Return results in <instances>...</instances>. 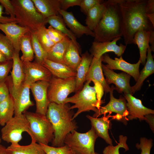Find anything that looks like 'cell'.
Here are the masks:
<instances>
[{"mask_svg": "<svg viewBox=\"0 0 154 154\" xmlns=\"http://www.w3.org/2000/svg\"><path fill=\"white\" fill-rule=\"evenodd\" d=\"M70 40L66 36L61 41L55 44L47 52L46 59L53 62L65 64L64 56Z\"/></svg>", "mask_w": 154, "mask_h": 154, "instance_id": "cell-26", "label": "cell"}, {"mask_svg": "<svg viewBox=\"0 0 154 154\" xmlns=\"http://www.w3.org/2000/svg\"><path fill=\"white\" fill-rule=\"evenodd\" d=\"M8 60L5 56L0 51V63L4 62Z\"/></svg>", "mask_w": 154, "mask_h": 154, "instance_id": "cell-52", "label": "cell"}, {"mask_svg": "<svg viewBox=\"0 0 154 154\" xmlns=\"http://www.w3.org/2000/svg\"><path fill=\"white\" fill-rule=\"evenodd\" d=\"M91 82L89 80L86 81L80 90L75 92L73 96L68 97L64 101V103H70L74 104L70 107V110L78 109L73 116V120L83 112L92 110L96 112L98 110L96 88L95 85L90 86Z\"/></svg>", "mask_w": 154, "mask_h": 154, "instance_id": "cell-6", "label": "cell"}, {"mask_svg": "<svg viewBox=\"0 0 154 154\" xmlns=\"http://www.w3.org/2000/svg\"><path fill=\"white\" fill-rule=\"evenodd\" d=\"M98 137L91 127L85 133H80L74 130L68 133L64 142L70 149L72 154H95L94 145Z\"/></svg>", "mask_w": 154, "mask_h": 154, "instance_id": "cell-7", "label": "cell"}, {"mask_svg": "<svg viewBox=\"0 0 154 154\" xmlns=\"http://www.w3.org/2000/svg\"><path fill=\"white\" fill-rule=\"evenodd\" d=\"M82 0H60L61 10L66 11L69 7L79 6Z\"/></svg>", "mask_w": 154, "mask_h": 154, "instance_id": "cell-45", "label": "cell"}, {"mask_svg": "<svg viewBox=\"0 0 154 154\" xmlns=\"http://www.w3.org/2000/svg\"><path fill=\"white\" fill-rule=\"evenodd\" d=\"M149 43L151 45L150 47L152 51H154V31L150 32V34L149 38Z\"/></svg>", "mask_w": 154, "mask_h": 154, "instance_id": "cell-50", "label": "cell"}, {"mask_svg": "<svg viewBox=\"0 0 154 154\" xmlns=\"http://www.w3.org/2000/svg\"><path fill=\"white\" fill-rule=\"evenodd\" d=\"M42 65L55 77L65 79L76 77V72L65 64L46 59Z\"/></svg>", "mask_w": 154, "mask_h": 154, "instance_id": "cell-25", "label": "cell"}, {"mask_svg": "<svg viewBox=\"0 0 154 154\" xmlns=\"http://www.w3.org/2000/svg\"><path fill=\"white\" fill-rule=\"evenodd\" d=\"M47 23H48L54 29L66 34L71 40L77 45H80L76 41V37L74 34L66 27L62 18L59 15L53 16L46 19Z\"/></svg>", "mask_w": 154, "mask_h": 154, "instance_id": "cell-34", "label": "cell"}, {"mask_svg": "<svg viewBox=\"0 0 154 154\" xmlns=\"http://www.w3.org/2000/svg\"><path fill=\"white\" fill-rule=\"evenodd\" d=\"M102 68L104 75L106 77V81L108 85L111 84H115L116 86L114 87V89L119 93L132 94L131 86L129 84L131 76L130 75L124 72L116 73L113 70L108 68L103 64Z\"/></svg>", "mask_w": 154, "mask_h": 154, "instance_id": "cell-12", "label": "cell"}, {"mask_svg": "<svg viewBox=\"0 0 154 154\" xmlns=\"http://www.w3.org/2000/svg\"><path fill=\"white\" fill-rule=\"evenodd\" d=\"M47 32L52 41L56 44L63 40L66 35L50 25L46 29Z\"/></svg>", "mask_w": 154, "mask_h": 154, "instance_id": "cell-43", "label": "cell"}, {"mask_svg": "<svg viewBox=\"0 0 154 154\" xmlns=\"http://www.w3.org/2000/svg\"><path fill=\"white\" fill-rule=\"evenodd\" d=\"M127 101L126 103L128 112L127 116V121L138 119L140 121L145 120V116L154 114V110L144 106L141 100L129 94H124Z\"/></svg>", "mask_w": 154, "mask_h": 154, "instance_id": "cell-18", "label": "cell"}, {"mask_svg": "<svg viewBox=\"0 0 154 154\" xmlns=\"http://www.w3.org/2000/svg\"><path fill=\"white\" fill-rule=\"evenodd\" d=\"M147 0H119L125 43L134 44L133 38L140 29L150 32L154 26L148 19L146 11Z\"/></svg>", "mask_w": 154, "mask_h": 154, "instance_id": "cell-1", "label": "cell"}, {"mask_svg": "<svg viewBox=\"0 0 154 154\" xmlns=\"http://www.w3.org/2000/svg\"><path fill=\"white\" fill-rule=\"evenodd\" d=\"M49 83L47 97L50 103L64 104L68 95L76 92V77L63 79L52 76Z\"/></svg>", "mask_w": 154, "mask_h": 154, "instance_id": "cell-8", "label": "cell"}, {"mask_svg": "<svg viewBox=\"0 0 154 154\" xmlns=\"http://www.w3.org/2000/svg\"><path fill=\"white\" fill-rule=\"evenodd\" d=\"M59 13L63 17L66 25L76 38H79L84 34L94 37V32L87 26H84L80 23L74 17L72 12L60 10Z\"/></svg>", "mask_w": 154, "mask_h": 154, "instance_id": "cell-22", "label": "cell"}, {"mask_svg": "<svg viewBox=\"0 0 154 154\" xmlns=\"http://www.w3.org/2000/svg\"><path fill=\"white\" fill-rule=\"evenodd\" d=\"M102 57L98 59L93 57L85 80L92 81L94 84L101 86L104 91L108 93L110 92L111 87L107 83L104 78L102 68Z\"/></svg>", "mask_w": 154, "mask_h": 154, "instance_id": "cell-20", "label": "cell"}, {"mask_svg": "<svg viewBox=\"0 0 154 154\" xmlns=\"http://www.w3.org/2000/svg\"><path fill=\"white\" fill-rule=\"evenodd\" d=\"M45 26H41L34 32L38 40L44 50L47 52L54 44L50 38Z\"/></svg>", "mask_w": 154, "mask_h": 154, "instance_id": "cell-36", "label": "cell"}, {"mask_svg": "<svg viewBox=\"0 0 154 154\" xmlns=\"http://www.w3.org/2000/svg\"><path fill=\"white\" fill-rule=\"evenodd\" d=\"M127 137L126 136L120 135L119 136V143L117 144L114 146L109 145L106 147L104 149L103 153V154H120L119 149L121 148H123L125 151L129 150V148L126 143Z\"/></svg>", "mask_w": 154, "mask_h": 154, "instance_id": "cell-38", "label": "cell"}, {"mask_svg": "<svg viewBox=\"0 0 154 154\" xmlns=\"http://www.w3.org/2000/svg\"><path fill=\"white\" fill-rule=\"evenodd\" d=\"M81 60L76 71V92L80 90L83 88L86 74L93 58V56L87 51L81 54Z\"/></svg>", "mask_w": 154, "mask_h": 154, "instance_id": "cell-24", "label": "cell"}, {"mask_svg": "<svg viewBox=\"0 0 154 154\" xmlns=\"http://www.w3.org/2000/svg\"><path fill=\"white\" fill-rule=\"evenodd\" d=\"M114 89L113 85L111 87L110 92V100L108 103L103 107H101L93 115L92 117H98L102 115H106L108 113L114 112L116 114L113 116L112 119L123 122L126 125L128 121L127 116L128 114L126 102L124 96H120L119 98H115L113 95Z\"/></svg>", "mask_w": 154, "mask_h": 154, "instance_id": "cell-10", "label": "cell"}, {"mask_svg": "<svg viewBox=\"0 0 154 154\" xmlns=\"http://www.w3.org/2000/svg\"><path fill=\"white\" fill-rule=\"evenodd\" d=\"M140 141V143H137L135 147L137 149L141 150V154H150L153 146V140L151 139L141 137Z\"/></svg>", "mask_w": 154, "mask_h": 154, "instance_id": "cell-41", "label": "cell"}, {"mask_svg": "<svg viewBox=\"0 0 154 154\" xmlns=\"http://www.w3.org/2000/svg\"><path fill=\"white\" fill-rule=\"evenodd\" d=\"M0 51L7 60H12L15 52L13 45L8 38L0 33Z\"/></svg>", "mask_w": 154, "mask_h": 154, "instance_id": "cell-37", "label": "cell"}, {"mask_svg": "<svg viewBox=\"0 0 154 154\" xmlns=\"http://www.w3.org/2000/svg\"><path fill=\"white\" fill-rule=\"evenodd\" d=\"M119 1H105L106 11L93 31L94 41H110L123 36L122 17Z\"/></svg>", "mask_w": 154, "mask_h": 154, "instance_id": "cell-3", "label": "cell"}, {"mask_svg": "<svg viewBox=\"0 0 154 154\" xmlns=\"http://www.w3.org/2000/svg\"><path fill=\"white\" fill-rule=\"evenodd\" d=\"M95 154H99V153H97V152H96L95 153Z\"/></svg>", "mask_w": 154, "mask_h": 154, "instance_id": "cell-54", "label": "cell"}, {"mask_svg": "<svg viewBox=\"0 0 154 154\" xmlns=\"http://www.w3.org/2000/svg\"><path fill=\"white\" fill-rule=\"evenodd\" d=\"M14 22L0 23V30L5 34L12 43L15 52L19 53V43L21 37L30 31L27 28L22 27Z\"/></svg>", "mask_w": 154, "mask_h": 154, "instance_id": "cell-19", "label": "cell"}, {"mask_svg": "<svg viewBox=\"0 0 154 154\" xmlns=\"http://www.w3.org/2000/svg\"><path fill=\"white\" fill-rule=\"evenodd\" d=\"M81 50L80 45L71 40L64 58V64L76 72L81 60Z\"/></svg>", "mask_w": 154, "mask_h": 154, "instance_id": "cell-29", "label": "cell"}, {"mask_svg": "<svg viewBox=\"0 0 154 154\" xmlns=\"http://www.w3.org/2000/svg\"><path fill=\"white\" fill-rule=\"evenodd\" d=\"M30 85L24 81L18 90L10 94L13 98L14 106V116L24 114L34 105L30 98Z\"/></svg>", "mask_w": 154, "mask_h": 154, "instance_id": "cell-16", "label": "cell"}, {"mask_svg": "<svg viewBox=\"0 0 154 154\" xmlns=\"http://www.w3.org/2000/svg\"><path fill=\"white\" fill-rule=\"evenodd\" d=\"M149 46L147 50V60L144 66L140 72L136 83L133 86L131 87V92L132 95L140 90L144 80L154 72V61Z\"/></svg>", "mask_w": 154, "mask_h": 154, "instance_id": "cell-27", "label": "cell"}, {"mask_svg": "<svg viewBox=\"0 0 154 154\" xmlns=\"http://www.w3.org/2000/svg\"><path fill=\"white\" fill-rule=\"evenodd\" d=\"M3 7L0 4V23H9L14 22L18 23V22L17 19H12L10 17H7L3 15L4 13L3 11Z\"/></svg>", "mask_w": 154, "mask_h": 154, "instance_id": "cell-47", "label": "cell"}, {"mask_svg": "<svg viewBox=\"0 0 154 154\" xmlns=\"http://www.w3.org/2000/svg\"><path fill=\"white\" fill-rule=\"evenodd\" d=\"M49 82L38 81L31 84V90L36 103V113L46 116L50 103L47 97Z\"/></svg>", "mask_w": 154, "mask_h": 154, "instance_id": "cell-14", "label": "cell"}, {"mask_svg": "<svg viewBox=\"0 0 154 154\" xmlns=\"http://www.w3.org/2000/svg\"><path fill=\"white\" fill-rule=\"evenodd\" d=\"M12 60L13 64L11 76H8L5 82L8 87L10 94L16 92L25 79L22 62L19 57V53L15 52Z\"/></svg>", "mask_w": 154, "mask_h": 154, "instance_id": "cell-15", "label": "cell"}, {"mask_svg": "<svg viewBox=\"0 0 154 154\" xmlns=\"http://www.w3.org/2000/svg\"><path fill=\"white\" fill-rule=\"evenodd\" d=\"M69 103L58 104L50 102L46 116L54 130V137L52 146L59 147L64 145V140L68 133L76 130L77 123L72 119L74 112L70 110Z\"/></svg>", "mask_w": 154, "mask_h": 154, "instance_id": "cell-2", "label": "cell"}, {"mask_svg": "<svg viewBox=\"0 0 154 154\" xmlns=\"http://www.w3.org/2000/svg\"><path fill=\"white\" fill-rule=\"evenodd\" d=\"M24 81L31 85L38 81L49 82L52 75L42 65L35 61L22 62Z\"/></svg>", "mask_w": 154, "mask_h": 154, "instance_id": "cell-11", "label": "cell"}, {"mask_svg": "<svg viewBox=\"0 0 154 154\" xmlns=\"http://www.w3.org/2000/svg\"><path fill=\"white\" fill-rule=\"evenodd\" d=\"M1 140H2V139H1V137L0 136V144H1Z\"/></svg>", "mask_w": 154, "mask_h": 154, "instance_id": "cell-53", "label": "cell"}, {"mask_svg": "<svg viewBox=\"0 0 154 154\" xmlns=\"http://www.w3.org/2000/svg\"><path fill=\"white\" fill-rule=\"evenodd\" d=\"M9 88L5 82L0 84V103L6 99L9 96Z\"/></svg>", "mask_w": 154, "mask_h": 154, "instance_id": "cell-46", "label": "cell"}, {"mask_svg": "<svg viewBox=\"0 0 154 154\" xmlns=\"http://www.w3.org/2000/svg\"><path fill=\"white\" fill-rule=\"evenodd\" d=\"M31 43L33 51L35 61L42 65L47 58V53L39 42L34 32H31Z\"/></svg>", "mask_w": 154, "mask_h": 154, "instance_id": "cell-35", "label": "cell"}, {"mask_svg": "<svg viewBox=\"0 0 154 154\" xmlns=\"http://www.w3.org/2000/svg\"><path fill=\"white\" fill-rule=\"evenodd\" d=\"M102 0H82L79 6L81 11L86 15L88 12L96 6L104 3Z\"/></svg>", "mask_w": 154, "mask_h": 154, "instance_id": "cell-42", "label": "cell"}, {"mask_svg": "<svg viewBox=\"0 0 154 154\" xmlns=\"http://www.w3.org/2000/svg\"><path fill=\"white\" fill-rule=\"evenodd\" d=\"M19 25L35 32L47 24L46 18L37 10L31 0H11Z\"/></svg>", "mask_w": 154, "mask_h": 154, "instance_id": "cell-4", "label": "cell"}, {"mask_svg": "<svg viewBox=\"0 0 154 154\" xmlns=\"http://www.w3.org/2000/svg\"><path fill=\"white\" fill-rule=\"evenodd\" d=\"M20 50L22 55L20 58L22 62H32L34 58L31 39L30 31L21 38L19 43Z\"/></svg>", "mask_w": 154, "mask_h": 154, "instance_id": "cell-33", "label": "cell"}, {"mask_svg": "<svg viewBox=\"0 0 154 154\" xmlns=\"http://www.w3.org/2000/svg\"><path fill=\"white\" fill-rule=\"evenodd\" d=\"M150 32L141 29L135 34L134 38V44L137 45L139 50L141 63L144 65L147 58V53L149 45V38Z\"/></svg>", "mask_w": 154, "mask_h": 154, "instance_id": "cell-30", "label": "cell"}, {"mask_svg": "<svg viewBox=\"0 0 154 154\" xmlns=\"http://www.w3.org/2000/svg\"><path fill=\"white\" fill-rule=\"evenodd\" d=\"M39 144L46 154H72L70 149L66 145L61 147H56Z\"/></svg>", "mask_w": 154, "mask_h": 154, "instance_id": "cell-39", "label": "cell"}, {"mask_svg": "<svg viewBox=\"0 0 154 154\" xmlns=\"http://www.w3.org/2000/svg\"><path fill=\"white\" fill-rule=\"evenodd\" d=\"M13 64L12 60L0 63V84L5 82L12 68Z\"/></svg>", "mask_w": 154, "mask_h": 154, "instance_id": "cell-40", "label": "cell"}, {"mask_svg": "<svg viewBox=\"0 0 154 154\" xmlns=\"http://www.w3.org/2000/svg\"><path fill=\"white\" fill-rule=\"evenodd\" d=\"M29 145H21L19 143H11L6 148L9 154H46L39 144L33 139Z\"/></svg>", "mask_w": 154, "mask_h": 154, "instance_id": "cell-28", "label": "cell"}, {"mask_svg": "<svg viewBox=\"0 0 154 154\" xmlns=\"http://www.w3.org/2000/svg\"><path fill=\"white\" fill-rule=\"evenodd\" d=\"M147 14L154 13V0H147L146 8Z\"/></svg>", "mask_w": 154, "mask_h": 154, "instance_id": "cell-49", "label": "cell"}, {"mask_svg": "<svg viewBox=\"0 0 154 154\" xmlns=\"http://www.w3.org/2000/svg\"><path fill=\"white\" fill-rule=\"evenodd\" d=\"M0 154H9L6 150V148L4 146L0 144Z\"/></svg>", "mask_w": 154, "mask_h": 154, "instance_id": "cell-51", "label": "cell"}, {"mask_svg": "<svg viewBox=\"0 0 154 154\" xmlns=\"http://www.w3.org/2000/svg\"><path fill=\"white\" fill-rule=\"evenodd\" d=\"M38 11L45 18L59 15L60 0H31Z\"/></svg>", "mask_w": 154, "mask_h": 154, "instance_id": "cell-23", "label": "cell"}, {"mask_svg": "<svg viewBox=\"0 0 154 154\" xmlns=\"http://www.w3.org/2000/svg\"><path fill=\"white\" fill-rule=\"evenodd\" d=\"M145 121L148 123L152 131L154 132V116L153 114H148L145 116Z\"/></svg>", "mask_w": 154, "mask_h": 154, "instance_id": "cell-48", "label": "cell"}, {"mask_svg": "<svg viewBox=\"0 0 154 154\" xmlns=\"http://www.w3.org/2000/svg\"><path fill=\"white\" fill-rule=\"evenodd\" d=\"M14 106L11 95L0 103V125L3 126L13 116Z\"/></svg>", "mask_w": 154, "mask_h": 154, "instance_id": "cell-32", "label": "cell"}, {"mask_svg": "<svg viewBox=\"0 0 154 154\" xmlns=\"http://www.w3.org/2000/svg\"><path fill=\"white\" fill-rule=\"evenodd\" d=\"M106 9L105 1L90 9L87 13L85 21L86 26L94 31L101 19Z\"/></svg>", "mask_w": 154, "mask_h": 154, "instance_id": "cell-31", "label": "cell"}, {"mask_svg": "<svg viewBox=\"0 0 154 154\" xmlns=\"http://www.w3.org/2000/svg\"><path fill=\"white\" fill-rule=\"evenodd\" d=\"M24 114L29 124L27 133L39 144L48 145L54 137V130L46 116L26 111Z\"/></svg>", "mask_w": 154, "mask_h": 154, "instance_id": "cell-5", "label": "cell"}, {"mask_svg": "<svg viewBox=\"0 0 154 154\" xmlns=\"http://www.w3.org/2000/svg\"><path fill=\"white\" fill-rule=\"evenodd\" d=\"M110 116L104 115L102 117L98 118L87 115L86 117L90 120L91 127L98 137L103 139L109 145H113L112 141L108 133V130L112 128V126L111 122L109 119Z\"/></svg>", "mask_w": 154, "mask_h": 154, "instance_id": "cell-21", "label": "cell"}, {"mask_svg": "<svg viewBox=\"0 0 154 154\" xmlns=\"http://www.w3.org/2000/svg\"><path fill=\"white\" fill-rule=\"evenodd\" d=\"M29 126L24 114L14 116L1 129V139L7 143H18L22 139L23 133L28 132Z\"/></svg>", "mask_w": 154, "mask_h": 154, "instance_id": "cell-9", "label": "cell"}, {"mask_svg": "<svg viewBox=\"0 0 154 154\" xmlns=\"http://www.w3.org/2000/svg\"><path fill=\"white\" fill-rule=\"evenodd\" d=\"M0 4L4 8L5 13L9 15L11 18L15 19L14 7L11 0H0Z\"/></svg>", "mask_w": 154, "mask_h": 154, "instance_id": "cell-44", "label": "cell"}, {"mask_svg": "<svg viewBox=\"0 0 154 154\" xmlns=\"http://www.w3.org/2000/svg\"><path fill=\"white\" fill-rule=\"evenodd\" d=\"M102 61L107 64L105 65L108 69L122 71L133 77L136 82L138 79L140 74L139 67L141 63L140 60L137 63L131 64L125 61L122 56L119 58H115L113 59L108 54H105L102 56Z\"/></svg>", "mask_w": 154, "mask_h": 154, "instance_id": "cell-13", "label": "cell"}, {"mask_svg": "<svg viewBox=\"0 0 154 154\" xmlns=\"http://www.w3.org/2000/svg\"><path fill=\"white\" fill-rule=\"evenodd\" d=\"M119 37L110 41L98 42L94 41L89 49V51L93 57L98 59L106 53L113 52L119 57L123 54L126 47V45L120 43L119 46L117 42L121 39Z\"/></svg>", "mask_w": 154, "mask_h": 154, "instance_id": "cell-17", "label": "cell"}]
</instances>
